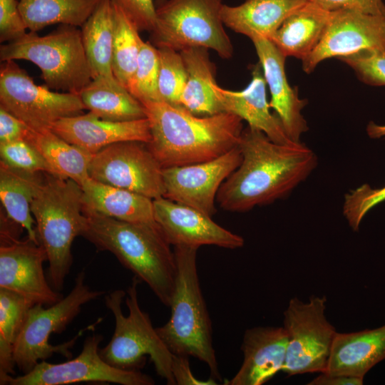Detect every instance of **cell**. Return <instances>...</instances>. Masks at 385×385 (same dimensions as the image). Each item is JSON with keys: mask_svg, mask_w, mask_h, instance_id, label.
I'll return each instance as SVG.
<instances>
[{"mask_svg": "<svg viewBox=\"0 0 385 385\" xmlns=\"http://www.w3.org/2000/svg\"><path fill=\"white\" fill-rule=\"evenodd\" d=\"M239 147L242 161L221 185L216 200L226 211L242 212L289 195L317 165L303 143H277L263 132L244 129Z\"/></svg>", "mask_w": 385, "mask_h": 385, "instance_id": "cell-1", "label": "cell"}, {"mask_svg": "<svg viewBox=\"0 0 385 385\" xmlns=\"http://www.w3.org/2000/svg\"><path fill=\"white\" fill-rule=\"evenodd\" d=\"M142 104L151 134L147 145L163 168L209 161L240 143L242 120L235 114L197 115L164 101Z\"/></svg>", "mask_w": 385, "mask_h": 385, "instance_id": "cell-2", "label": "cell"}, {"mask_svg": "<svg viewBox=\"0 0 385 385\" xmlns=\"http://www.w3.org/2000/svg\"><path fill=\"white\" fill-rule=\"evenodd\" d=\"M87 222L81 236L145 282L170 307L176 276L174 251L157 223H134L83 211Z\"/></svg>", "mask_w": 385, "mask_h": 385, "instance_id": "cell-3", "label": "cell"}, {"mask_svg": "<svg viewBox=\"0 0 385 385\" xmlns=\"http://www.w3.org/2000/svg\"><path fill=\"white\" fill-rule=\"evenodd\" d=\"M197 249L175 247L176 276L170 304L171 315L156 331L173 354L197 358L207 365L211 378L221 381L211 321L198 278Z\"/></svg>", "mask_w": 385, "mask_h": 385, "instance_id": "cell-4", "label": "cell"}, {"mask_svg": "<svg viewBox=\"0 0 385 385\" xmlns=\"http://www.w3.org/2000/svg\"><path fill=\"white\" fill-rule=\"evenodd\" d=\"M31 211L47 255L50 284L60 292L72 266L73 242L86 225L82 188L71 179L45 173Z\"/></svg>", "mask_w": 385, "mask_h": 385, "instance_id": "cell-5", "label": "cell"}, {"mask_svg": "<svg viewBox=\"0 0 385 385\" xmlns=\"http://www.w3.org/2000/svg\"><path fill=\"white\" fill-rule=\"evenodd\" d=\"M140 279L134 276L125 292L116 289L105 296V304L113 314L115 329L111 341L99 350L110 365L125 370H139L145 356H150L156 373L169 385L175 382L172 374L173 354L167 348L149 315L138 303L137 287Z\"/></svg>", "mask_w": 385, "mask_h": 385, "instance_id": "cell-6", "label": "cell"}, {"mask_svg": "<svg viewBox=\"0 0 385 385\" xmlns=\"http://www.w3.org/2000/svg\"><path fill=\"white\" fill-rule=\"evenodd\" d=\"M0 60H26L38 66L45 86L51 90L79 95L92 80L91 68L77 26L60 24L39 36L29 31L0 46Z\"/></svg>", "mask_w": 385, "mask_h": 385, "instance_id": "cell-7", "label": "cell"}, {"mask_svg": "<svg viewBox=\"0 0 385 385\" xmlns=\"http://www.w3.org/2000/svg\"><path fill=\"white\" fill-rule=\"evenodd\" d=\"M85 278L83 270L77 274L74 286L68 295L48 307L36 304L29 309L14 350L16 367L22 374L29 372L39 361H45L53 354H61L68 359L71 358L70 349L89 326L61 344H51L49 338L52 334L64 331L81 312L83 305L105 294L104 291L91 289L86 284Z\"/></svg>", "mask_w": 385, "mask_h": 385, "instance_id": "cell-8", "label": "cell"}, {"mask_svg": "<svg viewBox=\"0 0 385 385\" xmlns=\"http://www.w3.org/2000/svg\"><path fill=\"white\" fill-rule=\"evenodd\" d=\"M223 4L222 0H166L156 7L150 42L179 52L202 47L230 58L233 46L221 16Z\"/></svg>", "mask_w": 385, "mask_h": 385, "instance_id": "cell-9", "label": "cell"}, {"mask_svg": "<svg viewBox=\"0 0 385 385\" xmlns=\"http://www.w3.org/2000/svg\"><path fill=\"white\" fill-rule=\"evenodd\" d=\"M326 296L304 302L292 297L283 313L288 336L282 371L288 376L322 373L327 369L337 330L326 316Z\"/></svg>", "mask_w": 385, "mask_h": 385, "instance_id": "cell-10", "label": "cell"}, {"mask_svg": "<svg viewBox=\"0 0 385 385\" xmlns=\"http://www.w3.org/2000/svg\"><path fill=\"white\" fill-rule=\"evenodd\" d=\"M0 107L38 133L51 130L58 120L82 114L86 109L79 95L36 85L14 60L1 64Z\"/></svg>", "mask_w": 385, "mask_h": 385, "instance_id": "cell-11", "label": "cell"}, {"mask_svg": "<svg viewBox=\"0 0 385 385\" xmlns=\"http://www.w3.org/2000/svg\"><path fill=\"white\" fill-rule=\"evenodd\" d=\"M163 168L146 143L130 140L108 145L95 153L89 177L152 200L163 197Z\"/></svg>", "mask_w": 385, "mask_h": 385, "instance_id": "cell-12", "label": "cell"}, {"mask_svg": "<svg viewBox=\"0 0 385 385\" xmlns=\"http://www.w3.org/2000/svg\"><path fill=\"white\" fill-rule=\"evenodd\" d=\"M103 339L101 334L93 333L86 337L81 353L76 358L59 364L41 361L26 374L8 376L4 385H63L79 382L155 384L151 376L139 370L121 369L105 361L99 353Z\"/></svg>", "mask_w": 385, "mask_h": 385, "instance_id": "cell-13", "label": "cell"}, {"mask_svg": "<svg viewBox=\"0 0 385 385\" xmlns=\"http://www.w3.org/2000/svg\"><path fill=\"white\" fill-rule=\"evenodd\" d=\"M242 161L239 145L224 155L206 162L163 168L165 197L212 217L221 185Z\"/></svg>", "mask_w": 385, "mask_h": 385, "instance_id": "cell-14", "label": "cell"}, {"mask_svg": "<svg viewBox=\"0 0 385 385\" xmlns=\"http://www.w3.org/2000/svg\"><path fill=\"white\" fill-rule=\"evenodd\" d=\"M364 49L385 51V16L341 10L330 12L325 33L315 49L302 60L305 73L322 61Z\"/></svg>", "mask_w": 385, "mask_h": 385, "instance_id": "cell-15", "label": "cell"}, {"mask_svg": "<svg viewBox=\"0 0 385 385\" xmlns=\"http://www.w3.org/2000/svg\"><path fill=\"white\" fill-rule=\"evenodd\" d=\"M47 261L43 247L28 237L1 240L0 288L24 297L34 304L52 305L63 295L48 282L43 264Z\"/></svg>", "mask_w": 385, "mask_h": 385, "instance_id": "cell-16", "label": "cell"}, {"mask_svg": "<svg viewBox=\"0 0 385 385\" xmlns=\"http://www.w3.org/2000/svg\"><path fill=\"white\" fill-rule=\"evenodd\" d=\"M154 218L170 245L226 249L244 246L242 237L221 227L212 217L191 207L161 197L153 200Z\"/></svg>", "mask_w": 385, "mask_h": 385, "instance_id": "cell-17", "label": "cell"}, {"mask_svg": "<svg viewBox=\"0 0 385 385\" xmlns=\"http://www.w3.org/2000/svg\"><path fill=\"white\" fill-rule=\"evenodd\" d=\"M252 41L271 94L270 108L274 110L288 137L299 143L301 135L308 130L302 114L307 101L299 98L297 89L287 81L286 56L268 38L257 37Z\"/></svg>", "mask_w": 385, "mask_h": 385, "instance_id": "cell-18", "label": "cell"}, {"mask_svg": "<svg viewBox=\"0 0 385 385\" xmlns=\"http://www.w3.org/2000/svg\"><path fill=\"white\" fill-rule=\"evenodd\" d=\"M51 130L68 143L94 155L111 144L135 140L148 143L151 140L147 118L131 121H109L91 112L63 118Z\"/></svg>", "mask_w": 385, "mask_h": 385, "instance_id": "cell-19", "label": "cell"}, {"mask_svg": "<svg viewBox=\"0 0 385 385\" xmlns=\"http://www.w3.org/2000/svg\"><path fill=\"white\" fill-rule=\"evenodd\" d=\"M288 336L282 327H255L243 335V361L227 385H262L282 371Z\"/></svg>", "mask_w": 385, "mask_h": 385, "instance_id": "cell-20", "label": "cell"}, {"mask_svg": "<svg viewBox=\"0 0 385 385\" xmlns=\"http://www.w3.org/2000/svg\"><path fill=\"white\" fill-rule=\"evenodd\" d=\"M252 71V79L242 91L227 90L217 83L215 85V90L223 112L236 115L247 121L250 128L263 132L277 143H296L287 135L278 116L270 111L267 83L260 64L254 66Z\"/></svg>", "mask_w": 385, "mask_h": 385, "instance_id": "cell-21", "label": "cell"}, {"mask_svg": "<svg viewBox=\"0 0 385 385\" xmlns=\"http://www.w3.org/2000/svg\"><path fill=\"white\" fill-rule=\"evenodd\" d=\"M384 359L385 324L371 329L337 332L324 372L364 379L371 369Z\"/></svg>", "mask_w": 385, "mask_h": 385, "instance_id": "cell-22", "label": "cell"}, {"mask_svg": "<svg viewBox=\"0 0 385 385\" xmlns=\"http://www.w3.org/2000/svg\"><path fill=\"white\" fill-rule=\"evenodd\" d=\"M309 0H246L237 6L223 4L222 21L227 27L251 40L269 38L283 21Z\"/></svg>", "mask_w": 385, "mask_h": 385, "instance_id": "cell-23", "label": "cell"}, {"mask_svg": "<svg viewBox=\"0 0 385 385\" xmlns=\"http://www.w3.org/2000/svg\"><path fill=\"white\" fill-rule=\"evenodd\" d=\"M83 211L134 223H156L152 199L89 178L82 185Z\"/></svg>", "mask_w": 385, "mask_h": 385, "instance_id": "cell-24", "label": "cell"}, {"mask_svg": "<svg viewBox=\"0 0 385 385\" xmlns=\"http://www.w3.org/2000/svg\"><path fill=\"white\" fill-rule=\"evenodd\" d=\"M330 12L308 1L293 11L268 38L286 57L303 60L322 40Z\"/></svg>", "mask_w": 385, "mask_h": 385, "instance_id": "cell-25", "label": "cell"}, {"mask_svg": "<svg viewBox=\"0 0 385 385\" xmlns=\"http://www.w3.org/2000/svg\"><path fill=\"white\" fill-rule=\"evenodd\" d=\"M186 68L187 79L180 98V106L197 115L222 113L215 86V65L208 49L191 47L180 51Z\"/></svg>", "mask_w": 385, "mask_h": 385, "instance_id": "cell-26", "label": "cell"}, {"mask_svg": "<svg viewBox=\"0 0 385 385\" xmlns=\"http://www.w3.org/2000/svg\"><path fill=\"white\" fill-rule=\"evenodd\" d=\"M79 96L86 109L106 120L122 122L146 118L141 102L115 76L92 78Z\"/></svg>", "mask_w": 385, "mask_h": 385, "instance_id": "cell-27", "label": "cell"}, {"mask_svg": "<svg viewBox=\"0 0 385 385\" xmlns=\"http://www.w3.org/2000/svg\"><path fill=\"white\" fill-rule=\"evenodd\" d=\"M44 173H30L0 162V200L7 217L26 230L27 237L40 245L31 204L44 180Z\"/></svg>", "mask_w": 385, "mask_h": 385, "instance_id": "cell-28", "label": "cell"}, {"mask_svg": "<svg viewBox=\"0 0 385 385\" xmlns=\"http://www.w3.org/2000/svg\"><path fill=\"white\" fill-rule=\"evenodd\" d=\"M114 16L113 0H102L81 27L92 78L114 76L112 71Z\"/></svg>", "mask_w": 385, "mask_h": 385, "instance_id": "cell-29", "label": "cell"}, {"mask_svg": "<svg viewBox=\"0 0 385 385\" xmlns=\"http://www.w3.org/2000/svg\"><path fill=\"white\" fill-rule=\"evenodd\" d=\"M42 155L57 176L69 178L81 186L90 178L88 166L93 154L71 144L52 130H32L26 140Z\"/></svg>", "mask_w": 385, "mask_h": 385, "instance_id": "cell-30", "label": "cell"}, {"mask_svg": "<svg viewBox=\"0 0 385 385\" xmlns=\"http://www.w3.org/2000/svg\"><path fill=\"white\" fill-rule=\"evenodd\" d=\"M102 0H20L19 6L29 31L52 24L81 27Z\"/></svg>", "mask_w": 385, "mask_h": 385, "instance_id": "cell-31", "label": "cell"}, {"mask_svg": "<svg viewBox=\"0 0 385 385\" xmlns=\"http://www.w3.org/2000/svg\"><path fill=\"white\" fill-rule=\"evenodd\" d=\"M33 302L9 289L0 288V384L15 374V344Z\"/></svg>", "mask_w": 385, "mask_h": 385, "instance_id": "cell-32", "label": "cell"}, {"mask_svg": "<svg viewBox=\"0 0 385 385\" xmlns=\"http://www.w3.org/2000/svg\"><path fill=\"white\" fill-rule=\"evenodd\" d=\"M114 28L112 71L127 88L137 66L143 39L139 30L125 11L113 0Z\"/></svg>", "mask_w": 385, "mask_h": 385, "instance_id": "cell-33", "label": "cell"}, {"mask_svg": "<svg viewBox=\"0 0 385 385\" xmlns=\"http://www.w3.org/2000/svg\"><path fill=\"white\" fill-rule=\"evenodd\" d=\"M159 68L158 48L143 40L135 71L127 86L130 93L141 103L162 101L158 88Z\"/></svg>", "mask_w": 385, "mask_h": 385, "instance_id": "cell-34", "label": "cell"}, {"mask_svg": "<svg viewBox=\"0 0 385 385\" xmlns=\"http://www.w3.org/2000/svg\"><path fill=\"white\" fill-rule=\"evenodd\" d=\"M160 68L158 88L162 101L173 106H180V98L187 79L183 58L179 51L162 47L158 48Z\"/></svg>", "mask_w": 385, "mask_h": 385, "instance_id": "cell-35", "label": "cell"}, {"mask_svg": "<svg viewBox=\"0 0 385 385\" xmlns=\"http://www.w3.org/2000/svg\"><path fill=\"white\" fill-rule=\"evenodd\" d=\"M1 162L23 171L55 175L38 150L28 140L0 143Z\"/></svg>", "mask_w": 385, "mask_h": 385, "instance_id": "cell-36", "label": "cell"}, {"mask_svg": "<svg viewBox=\"0 0 385 385\" xmlns=\"http://www.w3.org/2000/svg\"><path fill=\"white\" fill-rule=\"evenodd\" d=\"M385 201V185L373 188L364 184L346 193L343 205V215L349 227L358 231L365 215L375 206Z\"/></svg>", "mask_w": 385, "mask_h": 385, "instance_id": "cell-37", "label": "cell"}, {"mask_svg": "<svg viewBox=\"0 0 385 385\" xmlns=\"http://www.w3.org/2000/svg\"><path fill=\"white\" fill-rule=\"evenodd\" d=\"M338 59L351 67L363 83L385 86V51L364 49Z\"/></svg>", "mask_w": 385, "mask_h": 385, "instance_id": "cell-38", "label": "cell"}, {"mask_svg": "<svg viewBox=\"0 0 385 385\" xmlns=\"http://www.w3.org/2000/svg\"><path fill=\"white\" fill-rule=\"evenodd\" d=\"M17 0H0V41H11L27 33Z\"/></svg>", "mask_w": 385, "mask_h": 385, "instance_id": "cell-39", "label": "cell"}, {"mask_svg": "<svg viewBox=\"0 0 385 385\" xmlns=\"http://www.w3.org/2000/svg\"><path fill=\"white\" fill-rule=\"evenodd\" d=\"M127 14L140 31L152 32L156 24L153 0H114Z\"/></svg>", "mask_w": 385, "mask_h": 385, "instance_id": "cell-40", "label": "cell"}, {"mask_svg": "<svg viewBox=\"0 0 385 385\" xmlns=\"http://www.w3.org/2000/svg\"><path fill=\"white\" fill-rule=\"evenodd\" d=\"M329 12L349 10L371 15L385 16L383 0H309Z\"/></svg>", "mask_w": 385, "mask_h": 385, "instance_id": "cell-41", "label": "cell"}, {"mask_svg": "<svg viewBox=\"0 0 385 385\" xmlns=\"http://www.w3.org/2000/svg\"><path fill=\"white\" fill-rule=\"evenodd\" d=\"M31 132L25 123L0 107V143L27 140Z\"/></svg>", "mask_w": 385, "mask_h": 385, "instance_id": "cell-42", "label": "cell"}, {"mask_svg": "<svg viewBox=\"0 0 385 385\" xmlns=\"http://www.w3.org/2000/svg\"><path fill=\"white\" fill-rule=\"evenodd\" d=\"M188 356L173 354L171 369L178 385H214L215 379L210 378L206 381L197 379L192 374Z\"/></svg>", "mask_w": 385, "mask_h": 385, "instance_id": "cell-43", "label": "cell"}, {"mask_svg": "<svg viewBox=\"0 0 385 385\" xmlns=\"http://www.w3.org/2000/svg\"><path fill=\"white\" fill-rule=\"evenodd\" d=\"M363 384V378L322 372L308 383V385H362Z\"/></svg>", "mask_w": 385, "mask_h": 385, "instance_id": "cell-44", "label": "cell"}, {"mask_svg": "<svg viewBox=\"0 0 385 385\" xmlns=\"http://www.w3.org/2000/svg\"><path fill=\"white\" fill-rule=\"evenodd\" d=\"M368 135L371 138H379L385 136V125L370 122L366 128Z\"/></svg>", "mask_w": 385, "mask_h": 385, "instance_id": "cell-45", "label": "cell"}, {"mask_svg": "<svg viewBox=\"0 0 385 385\" xmlns=\"http://www.w3.org/2000/svg\"><path fill=\"white\" fill-rule=\"evenodd\" d=\"M166 0H155L156 7L163 4Z\"/></svg>", "mask_w": 385, "mask_h": 385, "instance_id": "cell-46", "label": "cell"}]
</instances>
